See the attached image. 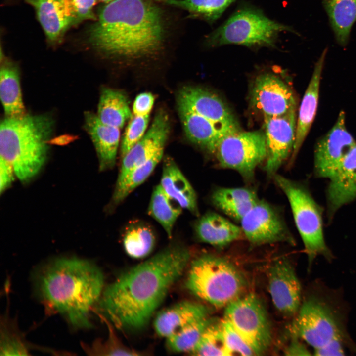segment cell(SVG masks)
<instances>
[{"label":"cell","instance_id":"6da1fadb","mask_svg":"<svg viewBox=\"0 0 356 356\" xmlns=\"http://www.w3.org/2000/svg\"><path fill=\"white\" fill-rule=\"evenodd\" d=\"M189 251L170 245L127 270L104 289L100 310L116 326H144L188 264Z\"/></svg>","mask_w":356,"mask_h":356},{"label":"cell","instance_id":"7a4b0ae2","mask_svg":"<svg viewBox=\"0 0 356 356\" xmlns=\"http://www.w3.org/2000/svg\"><path fill=\"white\" fill-rule=\"evenodd\" d=\"M107 4L88 32L95 50L109 57L135 59L160 50L164 27L158 7L146 0H114Z\"/></svg>","mask_w":356,"mask_h":356},{"label":"cell","instance_id":"3957f363","mask_svg":"<svg viewBox=\"0 0 356 356\" xmlns=\"http://www.w3.org/2000/svg\"><path fill=\"white\" fill-rule=\"evenodd\" d=\"M102 271L94 263L77 257L57 258L36 273V292L48 309L75 328L92 326L91 312L104 290Z\"/></svg>","mask_w":356,"mask_h":356},{"label":"cell","instance_id":"277c9868","mask_svg":"<svg viewBox=\"0 0 356 356\" xmlns=\"http://www.w3.org/2000/svg\"><path fill=\"white\" fill-rule=\"evenodd\" d=\"M55 121L47 113L6 116L0 125V192H5L16 177L30 181L47 158Z\"/></svg>","mask_w":356,"mask_h":356},{"label":"cell","instance_id":"5b68a950","mask_svg":"<svg viewBox=\"0 0 356 356\" xmlns=\"http://www.w3.org/2000/svg\"><path fill=\"white\" fill-rule=\"evenodd\" d=\"M186 286L200 299L216 308H222L242 295L246 281L229 261L205 254L192 261Z\"/></svg>","mask_w":356,"mask_h":356},{"label":"cell","instance_id":"8992f818","mask_svg":"<svg viewBox=\"0 0 356 356\" xmlns=\"http://www.w3.org/2000/svg\"><path fill=\"white\" fill-rule=\"evenodd\" d=\"M273 178L290 204L309 265L319 255L331 260L333 255L324 239L322 207L304 184L277 174Z\"/></svg>","mask_w":356,"mask_h":356},{"label":"cell","instance_id":"52a82bcc","mask_svg":"<svg viewBox=\"0 0 356 356\" xmlns=\"http://www.w3.org/2000/svg\"><path fill=\"white\" fill-rule=\"evenodd\" d=\"M285 31L297 34L289 26L269 19L257 10L244 8L212 33L208 42L213 46L232 44L249 47H273L279 34Z\"/></svg>","mask_w":356,"mask_h":356},{"label":"cell","instance_id":"ba28073f","mask_svg":"<svg viewBox=\"0 0 356 356\" xmlns=\"http://www.w3.org/2000/svg\"><path fill=\"white\" fill-rule=\"evenodd\" d=\"M341 314L328 299L312 294L301 303L291 328L293 335L314 349L336 338H345Z\"/></svg>","mask_w":356,"mask_h":356},{"label":"cell","instance_id":"9c48e42d","mask_svg":"<svg viewBox=\"0 0 356 356\" xmlns=\"http://www.w3.org/2000/svg\"><path fill=\"white\" fill-rule=\"evenodd\" d=\"M249 345L255 355H261L272 339L267 313L254 293L241 295L225 307L224 317Z\"/></svg>","mask_w":356,"mask_h":356},{"label":"cell","instance_id":"30bf717a","mask_svg":"<svg viewBox=\"0 0 356 356\" xmlns=\"http://www.w3.org/2000/svg\"><path fill=\"white\" fill-rule=\"evenodd\" d=\"M267 154L264 132L238 131L224 136L214 153L219 165L238 172L246 181H252L256 169Z\"/></svg>","mask_w":356,"mask_h":356},{"label":"cell","instance_id":"8fae6325","mask_svg":"<svg viewBox=\"0 0 356 356\" xmlns=\"http://www.w3.org/2000/svg\"><path fill=\"white\" fill-rule=\"evenodd\" d=\"M240 222L245 238L253 245L285 242L294 245L296 243L280 214L264 200L259 199Z\"/></svg>","mask_w":356,"mask_h":356},{"label":"cell","instance_id":"7c38bea8","mask_svg":"<svg viewBox=\"0 0 356 356\" xmlns=\"http://www.w3.org/2000/svg\"><path fill=\"white\" fill-rule=\"evenodd\" d=\"M267 154L264 170L272 178L290 158L296 138V109L280 116L264 117Z\"/></svg>","mask_w":356,"mask_h":356},{"label":"cell","instance_id":"4fadbf2b","mask_svg":"<svg viewBox=\"0 0 356 356\" xmlns=\"http://www.w3.org/2000/svg\"><path fill=\"white\" fill-rule=\"evenodd\" d=\"M250 104L264 117L282 116L297 107L291 88L280 77L270 73L256 78L251 90Z\"/></svg>","mask_w":356,"mask_h":356},{"label":"cell","instance_id":"5bb4252c","mask_svg":"<svg viewBox=\"0 0 356 356\" xmlns=\"http://www.w3.org/2000/svg\"><path fill=\"white\" fill-rule=\"evenodd\" d=\"M355 143L346 128L345 112L341 111L334 126L315 147L313 171L315 177L329 179Z\"/></svg>","mask_w":356,"mask_h":356},{"label":"cell","instance_id":"9a60e30c","mask_svg":"<svg viewBox=\"0 0 356 356\" xmlns=\"http://www.w3.org/2000/svg\"><path fill=\"white\" fill-rule=\"evenodd\" d=\"M268 288L277 310L285 316L297 314L301 305L302 288L291 262L281 258L273 261L267 270Z\"/></svg>","mask_w":356,"mask_h":356},{"label":"cell","instance_id":"2e32d148","mask_svg":"<svg viewBox=\"0 0 356 356\" xmlns=\"http://www.w3.org/2000/svg\"><path fill=\"white\" fill-rule=\"evenodd\" d=\"M170 128L167 114L163 110L158 111L143 136L122 157L115 185L121 183L133 170L149 159L158 149L165 146Z\"/></svg>","mask_w":356,"mask_h":356},{"label":"cell","instance_id":"e0dca14e","mask_svg":"<svg viewBox=\"0 0 356 356\" xmlns=\"http://www.w3.org/2000/svg\"><path fill=\"white\" fill-rule=\"evenodd\" d=\"M180 101L199 115L222 126L239 131L240 127L229 108L217 94L205 89L185 86L178 92Z\"/></svg>","mask_w":356,"mask_h":356},{"label":"cell","instance_id":"ac0fdd59","mask_svg":"<svg viewBox=\"0 0 356 356\" xmlns=\"http://www.w3.org/2000/svg\"><path fill=\"white\" fill-rule=\"evenodd\" d=\"M177 107L188 139L211 154H214L218 144L224 136L238 132L199 115L180 101L177 100Z\"/></svg>","mask_w":356,"mask_h":356},{"label":"cell","instance_id":"d6986e66","mask_svg":"<svg viewBox=\"0 0 356 356\" xmlns=\"http://www.w3.org/2000/svg\"><path fill=\"white\" fill-rule=\"evenodd\" d=\"M329 179L327 211L328 218L331 220L340 208L356 200V142Z\"/></svg>","mask_w":356,"mask_h":356},{"label":"cell","instance_id":"ffe728a7","mask_svg":"<svg viewBox=\"0 0 356 356\" xmlns=\"http://www.w3.org/2000/svg\"><path fill=\"white\" fill-rule=\"evenodd\" d=\"M35 9L48 40L54 44L78 24L72 0H26Z\"/></svg>","mask_w":356,"mask_h":356},{"label":"cell","instance_id":"44dd1931","mask_svg":"<svg viewBox=\"0 0 356 356\" xmlns=\"http://www.w3.org/2000/svg\"><path fill=\"white\" fill-rule=\"evenodd\" d=\"M327 53V49L321 53L316 62L309 85L302 98L297 118L296 138L289 163L295 160L316 115L321 74Z\"/></svg>","mask_w":356,"mask_h":356},{"label":"cell","instance_id":"7402d4cb","mask_svg":"<svg viewBox=\"0 0 356 356\" xmlns=\"http://www.w3.org/2000/svg\"><path fill=\"white\" fill-rule=\"evenodd\" d=\"M84 127L95 147L99 169L104 171L115 165L119 145L120 129L102 123L96 114L89 111L84 114Z\"/></svg>","mask_w":356,"mask_h":356},{"label":"cell","instance_id":"603a6c76","mask_svg":"<svg viewBox=\"0 0 356 356\" xmlns=\"http://www.w3.org/2000/svg\"><path fill=\"white\" fill-rule=\"evenodd\" d=\"M194 233L200 241L222 248L245 237L242 229L214 212H209L198 219Z\"/></svg>","mask_w":356,"mask_h":356},{"label":"cell","instance_id":"cb8c5ba5","mask_svg":"<svg viewBox=\"0 0 356 356\" xmlns=\"http://www.w3.org/2000/svg\"><path fill=\"white\" fill-rule=\"evenodd\" d=\"M160 184L165 191L177 201L183 209L199 216L197 196L192 185L171 157L163 160Z\"/></svg>","mask_w":356,"mask_h":356},{"label":"cell","instance_id":"d4e9b609","mask_svg":"<svg viewBox=\"0 0 356 356\" xmlns=\"http://www.w3.org/2000/svg\"><path fill=\"white\" fill-rule=\"evenodd\" d=\"M207 308L200 304L185 301L160 312L155 317L154 326L160 336L168 338L195 321L208 316Z\"/></svg>","mask_w":356,"mask_h":356},{"label":"cell","instance_id":"484cf974","mask_svg":"<svg viewBox=\"0 0 356 356\" xmlns=\"http://www.w3.org/2000/svg\"><path fill=\"white\" fill-rule=\"evenodd\" d=\"M211 202L228 217L240 222L259 198L253 190L245 187H221L213 191Z\"/></svg>","mask_w":356,"mask_h":356},{"label":"cell","instance_id":"4316f807","mask_svg":"<svg viewBox=\"0 0 356 356\" xmlns=\"http://www.w3.org/2000/svg\"><path fill=\"white\" fill-rule=\"evenodd\" d=\"M0 96L6 116L19 117L26 114L18 68L15 63L5 60L0 66Z\"/></svg>","mask_w":356,"mask_h":356},{"label":"cell","instance_id":"83f0119b","mask_svg":"<svg viewBox=\"0 0 356 356\" xmlns=\"http://www.w3.org/2000/svg\"><path fill=\"white\" fill-rule=\"evenodd\" d=\"M129 103L122 91L104 88L100 93L96 115L102 123L121 129L133 115Z\"/></svg>","mask_w":356,"mask_h":356},{"label":"cell","instance_id":"f1b7e54d","mask_svg":"<svg viewBox=\"0 0 356 356\" xmlns=\"http://www.w3.org/2000/svg\"><path fill=\"white\" fill-rule=\"evenodd\" d=\"M322 0L337 42L346 46L356 21V0Z\"/></svg>","mask_w":356,"mask_h":356},{"label":"cell","instance_id":"f546056e","mask_svg":"<svg viewBox=\"0 0 356 356\" xmlns=\"http://www.w3.org/2000/svg\"><path fill=\"white\" fill-rule=\"evenodd\" d=\"M156 242V235L151 226L139 220L131 221L123 232V248L127 255L134 259L148 256Z\"/></svg>","mask_w":356,"mask_h":356},{"label":"cell","instance_id":"4dcf8cb0","mask_svg":"<svg viewBox=\"0 0 356 356\" xmlns=\"http://www.w3.org/2000/svg\"><path fill=\"white\" fill-rule=\"evenodd\" d=\"M180 204L170 196L161 185L155 186L147 209L148 214L163 227L169 238L182 211Z\"/></svg>","mask_w":356,"mask_h":356},{"label":"cell","instance_id":"1f68e13d","mask_svg":"<svg viewBox=\"0 0 356 356\" xmlns=\"http://www.w3.org/2000/svg\"><path fill=\"white\" fill-rule=\"evenodd\" d=\"M164 149V146L158 149L149 159L133 170L121 183L115 185L109 206L110 208H114L122 203L149 178L161 161Z\"/></svg>","mask_w":356,"mask_h":356},{"label":"cell","instance_id":"d6a6232c","mask_svg":"<svg viewBox=\"0 0 356 356\" xmlns=\"http://www.w3.org/2000/svg\"><path fill=\"white\" fill-rule=\"evenodd\" d=\"M213 320L207 316L179 329L166 338L168 348L174 352L190 353Z\"/></svg>","mask_w":356,"mask_h":356},{"label":"cell","instance_id":"836d02e7","mask_svg":"<svg viewBox=\"0 0 356 356\" xmlns=\"http://www.w3.org/2000/svg\"><path fill=\"white\" fill-rule=\"evenodd\" d=\"M235 0H167V3L213 22Z\"/></svg>","mask_w":356,"mask_h":356},{"label":"cell","instance_id":"e575fe53","mask_svg":"<svg viewBox=\"0 0 356 356\" xmlns=\"http://www.w3.org/2000/svg\"><path fill=\"white\" fill-rule=\"evenodd\" d=\"M189 354L196 356H227L222 320L214 319Z\"/></svg>","mask_w":356,"mask_h":356},{"label":"cell","instance_id":"d590c367","mask_svg":"<svg viewBox=\"0 0 356 356\" xmlns=\"http://www.w3.org/2000/svg\"><path fill=\"white\" fill-rule=\"evenodd\" d=\"M149 116L132 115L121 142V157L145 134L149 124Z\"/></svg>","mask_w":356,"mask_h":356},{"label":"cell","instance_id":"8d00e7d4","mask_svg":"<svg viewBox=\"0 0 356 356\" xmlns=\"http://www.w3.org/2000/svg\"><path fill=\"white\" fill-rule=\"evenodd\" d=\"M222 322L227 356L255 355L251 348L227 320L223 318Z\"/></svg>","mask_w":356,"mask_h":356},{"label":"cell","instance_id":"74e56055","mask_svg":"<svg viewBox=\"0 0 356 356\" xmlns=\"http://www.w3.org/2000/svg\"><path fill=\"white\" fill-rule=\"evenodd\" d=\"M87 352L90 354L99 355H138V352L124 345L110 330L109 337L103 342L95 341L90 347L87 348Z\"/></svg>","mask_w":356,"mask_h":356},{"label":"cell","instance_id":"f35d334b","mask_svg":"<svg viewBox=\"0 0 356 356\" xmlns=\"http://www.w3.org/2000/svg\"><path fill=\"white\" fill-rule=\"evenodd\" d=\"M3 326L1 331L0 355H28V348L23 340Z\"/></svg>","mask_w":356,"mask_h":356},{"label":"cell","instance_id":"ab89813d","mask_svg":"<svg viewBox=\"0 0 356 356\" xmlns=\"http://www.w3.org/2000/svg\"><path fill=\"white\" fill-rule=\"evenodd\" d=\"M155 98L150 92H143L135 97L132 107L133 115L149 116L152 109Z\"/></svg>","mask_w":356,"mask_h":356},{"label":"cell","instance_id":"60d3db41","mask_svg":"<svg viewBox=\"0 0 356 356\" xmlns=\"http://www.w3.org/2000/svg\"><path fill=\"white\" fill-rule=\"evenodd\" d=\"M78 23L86 20H97L93 8L97 0H72Z\"/></svg>","mask_w":356,"mask_h":356},{"label":"cell","instance_id":"b9f144b4","mask_svg":"<svg viewBox=\"0 0 356 356\" xmlns=\"http://www.w3.org/2000/svg\"><path fill=\"white\" fill-rule=\"evenodd\" d=\"M344 340L345 339H334L314 349V354L317 356H343L345 355Z\"/></svg>","mask_w":356,"mask_h":356},{"label":"cell","instance_id":"7bdbcfd3","mask_svg":"<svg viewBox=\"0 0 356 356\" xmlns=\"http://www.w3.org/2000/svg\"><path fill=\"white\" fill-rule=\"evenodd\" d=\"M299 337L293 335V338L284 350V354L287 356L310 355V351L302 344Z\"/></svg>","mask_w":356,"mask_h":356},{"label":"cell","instance_id":"ee69618b","mask_svg":"<svg viewBox=\"0 0 356 356\" xmlns=\"http://www.w3.org/2000/svg\"><path fill=\"white\" fill-rule=\"evenodd\" d=\"M100 0L101 1H102V2H105V3H110V2H112V1H113L114 0Z\"/></svg>","mask_w":356,"mask_h":356},{"label":"cell","instance_id":"f6af8a7d","mask_svg":"<svg viewBox=\"0 0 356 356\" xmlns=\"http://www.w3.org/2000/svg\"><path fill=\"white\" fill-rule=\"evenodd\" d=\"M158 0V1H161V0H166V1L167 0Z\"/></svg>","mask_w":356,"mask_h":356}]
</instances>
